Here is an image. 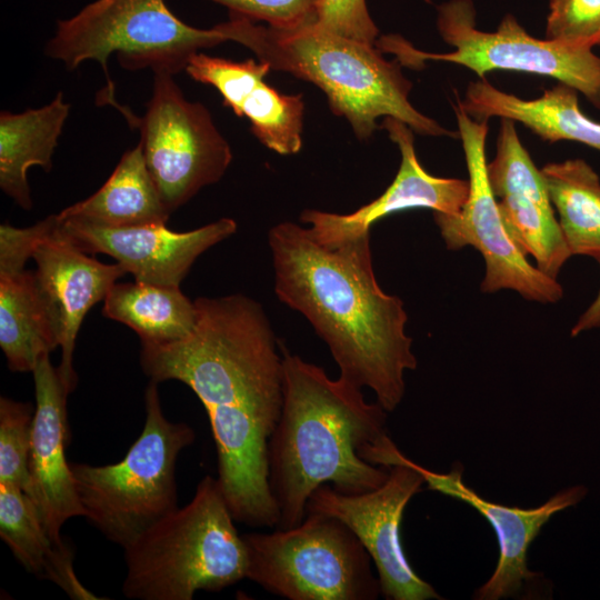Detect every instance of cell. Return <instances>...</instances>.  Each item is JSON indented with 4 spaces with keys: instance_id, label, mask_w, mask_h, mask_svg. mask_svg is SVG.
Masks as SVG:
<instances>
[{
    "instance_id": "cell-1",
    "label": "cell",
    "mask_w": 600,
    "mask_h": 600,
    "mask_svg": "<svg viewBox=\"0 0 600 600\" xmlns=\"http://www.w3.org/2000/svg\"><path fill=\"white\" fill-rule=\"evenodd\" d=\"M189 336L141 343L140 364L156 382L187 384L203 404L217 448L218 483L237 522L276 528L269 441L282 411V354L259 302L241 294L194 300Z\"/></svg>"
},
{
    "instance_id": "cell-2",
    "label": "cell",
    "mask_w": 600,
    "mask_h": 600,
    "mask_svg": "<svg viewBox=\"0 0 600 600\" xmlns=\"http://www.w3.org/2000/svg\"><path fill=\"white\" fill-rule=\"evenodd\" d=\"M279 300L300 312L326 342L339 378L370 388L393 411L404 391V371L417 368L408 316L400 298L377 282L370 232L326 246L294 222L268 234Z\"/></svg>"
},
{
    "instance_id": "cell-3",
    "label": "cell",
    "mask_w": 600,
    "mask_h": 600,
    "mask_svg": "<svg viewBox=\"0 0 600 600\" xmlns=\"http://www.w3.org/2000/svg\"><path fill=\"white\" fill-rule=\"evenodd\" d=\"M283 404L269 441V486L279 510L276 529L300 524L322 484L346 494L380 487L389 468L360 450L387 434V411L362 389L281 348Z\"/></svg>"
},
{
    "instance_id": "cell-4",
    "label": "cell",
    "mask_w": 600,
    "mask_h": 600,
    "mask_svg": "<svg viewBox=\"0 0 600 600\" xmlns=\"http://www.w3.org/2000/svg\"><path fill=\"white\" fill-rule=\"evenodd\" d=\"M217 27L227 41L250 49L272 70L319 87L332 112L348 120L359 140L372 137L380 117L396 118L422 136L459 138L458 131L441 127L410 103L412 83L402 66L384 59L376 44L332 33L314 22L276 28L230 13Z\"/></svg>"
},
{
    "instance_id": "cell-5",
    "label": "cell",
    "mask_w": 600,
    "mask_h": 600,
    "mask_svg": "<svg viewBox=\"0 0 600 600\" xmlns=\"http://www.w3.org/2000/svg\"><path fill=\"white\" fill-rule=\"evenodd\" d=\"M218 480L203 477L192 500L124 548V597L191 600L246 578L248 553Z\"/></svg>"
},
{
    "instance_id": "cell-6",
    "label": "cell",
    "mask_w": 600,
    "mask_h": 600,
    "mask_svg": "<svg viewBox=\"0 0 600 600\" xmlns=\"http://www.w3.org/2000/svg\"><path fill=\"white\" fill-rule=\"evenodd\" d=\"M144 406L142 432L121 461L70 462L83 517L123 549L178 508L177 459L196 438L189 424L166 418L158 382L150 380L147 386Z\"/></svg>"
},
{
    "instance_id": "cell-7",
    "label": "cell",
    "mask_w": 600,
    "mask_h": 600,
    "mask_svg": "<svg viewBox=\"0 0 600 600\" xmlns=\"http://www.w3.org/2000/svg\"><path fill=\"white\" fill-rule=\"evenodd\" d=\"M227 39L217 26L191 27L180 20L164 0H96L74 16L58 20L44 53L61 61L67 70L97 61L107 78L102 103L116 101L108 60L114 53L122 68L151 69L172 76L186 70L201 49Z\"/></svg>"
},
{
    "instance_id": "cell-8",
    "label": "cell",
    "mask_w": 600,
    "mask_h": 600,
    "mask_svg": "<svg viewBox=\"0 0 600 600\" xmlns=\"http://www.w3.org/2000/svg\"><path fill=\"white\" fill-rule=\"evenodd\" d=\"M437 28L450 52L431 53L414 48L399 34L378 38L382 53H391L402 66L421 69L427 61L460 64L480 79L493 70H510L549 77L572 87L600 109V57L590 48L567 46L530 36L512 14L503 17L494 31L476 26L471 0H449L437 8Z\"/></svg>"
},
{
    "instance_id": "cell-9",
    "label": "cell",
    "mask_w": 600,
    "mask_h": 600,
    "mask_svg": "<svg viewBox=\"0 0 600 600\" xmlns=\"http://www.w3.org/2000/svg\"><path fill=\"white\" fill-rule=\"evenodd\" d=\"M246 578L289 600H374L381 594L372 559L340 519L308 512L287 530L242 534Z\"/></svg>"
},
{
    "instance_id": "cell-10",
    "label": "cell",
    "mask_w": 600,
    "mask_h": 600,
    "mask_svg": "<svg viewBox=\"0 0 600 600\" xmlns=\"http://www.w3.org/2000/svg\"><path fill=\"white\" fill-rule=\"evenodd\" d=\"M113 107L139 129L148 170L170 214L228 170L232 160L228 141L209 110L187 100L172 74L153 73L142 117L118 102Z\"/></svg>"
},
{
    "instance_id": "cell-11",
    "label": "cell",
    "mask_w": 600,
    "mask_h": 600,
    "mask_svg": "<svg viewBox=\"0 0 600 600\" xmlns=\"http://www.w3.org/2000/svg\"><path fill=\"white\" fill-rule=\"evenodd\" d=\"M360 456L374 466L389 468L387 480L377 489L359 494L341 493L330 484H322L310 496L306 513L336 517L353 531L372 559L386 599H441L434 588L414 572L400 539L403 510L421 490L423 476L388 434L364 446Z\"/></svg>"
},
{
    "instance_id": "cell-12",
    "label": "cell",
    "mask_w": 600,
    "mask_h": 600,
    "mask_svg": "<svg viewBox=\"0 0 600 600\" xmlns=\"http://www.w3.org/2000/svg\"><path fill=\"white\" fill-rule=\"evenodd\" d=\"M454 112L469 173V194L459 213L433 212L447 248L471 246L482 254L486 262L482 292L511 289L530 301H559L563 294L561 284L529 263L501 218L486 172L488 121L472 119L458 106Z\"/></svg>"
},
{
    "instance_id": "cell-13",
    "label": "cell",
    "mask_w": 600,
    "mask_h": 600,
    "mask_svg": "<svg viewBox=\"0 0 600 600\" xmlns=\"http://www.w3.org/2000/svg\"><path fill=\"white\" fill-rule=\"evenodd\" d=\"M57 217L61 230L86 253L112 257L136 281L167 286H180L201 253L237 231L231 218L177 232L167 223L108 227Z\"/></svg>"
},
{
    "instance_id": "cell-14",
    "label": "cell",
    "mask_w": 600,
    "mask_h": 600,
    "mask_svg": "<svg viewBox=\"0 0 600 600\" xmlns=\"http://www.w3.org/2000/svg\"><path fill=\"white\" fill-rule=\"evenodd\" d=\"M88 254L61 230L59 221L32 256L36 283L61 347L58 371L69 392L78 382L72 360L81 323L88 311L104 300L111 287L127 273L119 263H102Z\"/></svg>"
},
{
    "instance_id": "cell-15",
    "label": "cell",
    "mask_w": 600,
    "mask_h": 600,
    "mask_svg": "<svg viewBox=\"0 0 600 600\" xmlns=\"http://www.w3.org/2000/svg\"><path fill=\"white\" fill-rule=\"evenodd\" d=\"M381 128L401 153L396 178L380 197L351 213L304 210L301 221L309 224L311 236L319 243L331 246L369 233L374 222L399 211L428 208L433 212L457 214L466 203L469 181L427 172L417 158L413 130L408 124L386 117Z\"/></svg>"
},
{
    "instance_id": "cell-16",
    "label": "cell",
    "mask_w": 600,
    "mask_h": 600,
    "mask_svg": "<svg viewBox=\"0 0 600 600\" xmlns=\"http://www.w3.org/2000/svg\"><path fill=\"white\" fill-rule=\"evenodd\" d=\"M49 356H42L32 371L36 410L24 492L34 503L49 537L62 543L60 531L64 522L83 517L84 512L64 452L69 439L67 398L70 392Z\"/></svg>"
},
{
    "instance_id": "cell-17",
    "label": "cell",
    "mask_w": 600,
    "mask_h": 600,
    "mask_svg": "<svg viewBox=\"0 0 600 600\" xmlns=\"http://www.w3.org/2000/svg\"><path fill=\"white\" fill-rule=\"evenodd\" d=\"M423 476L428 489L472 506L493 528L499 543V560L490 579L474 593L479 600H499L516 594L524 582L538 576L527 567L528 548L550 518L577 504L587 494V488L576 486L551 497L543 504L521 509L488 501L462 481L460 470L439 473L413 461Z\"/></svg>"
},
{
    "instance_id": "cell-18",
    "label": "cell",
    "mask_w": 600,
    "mask_h": 600,
    "mask_svg": "<svg viewBox=\"0 0 600 600\" xmlns=\"http://www.w3.org/2000/svg\"><path fill=\"white\" fill-rule=\"evenodd\" d=\"M271 70L258 59L233 61L198 52L186 68L193 80L216 88L223 104L251 123L256 138L280 154L302 147L304 102L302 94H282L264 78Z\"/></svg>"
},
{
    "instance_id": "cell-19",
    "label": "cell",
    "mask_w": 600,
    "mask_h": 600,
    "mask_svg": "<svg viewBox=\"0 0 600 600\" xmlns=\"http://www.w3.org/2000/svg\"><path fill=\"white\" fill-rule=\"evenodd\" d=\"M578 91L559 82L537 99H521L484 79L468 84L457 106L477 121L497 117L520 122L542 140L576 141L600 151V122L580 109Z\"/></svg>"
},
{
    "instance_id": "cell-20",
    "label": "cell",
    "mask_w": 600,
    "mask_h": 600,
    "mask_svg": "<svg viewBox=\"0 0 600 600\" xmlns=\"http://www.w3.org/2000/svg\"><path fill=\"white\" fill-rule=\"evenodd\" d=\"M62 92L37 109L0 113V187L22 209H32L27 179L31 167L50 171L52 156L70 113Z\"/></svg>"
},
{
    "instance_id": "cell-21",
    "label": "cell",
    "mask_w": 600,
    "mask_h": 600,
    "mask_svg": "<svg viewBox=\"0 0 600 600\" xmlns=\"http://www.w3.org/2000/svg\"><path fill=\"white\" fill-rule=\"evenodd\" d=\"M0 537L28 572L56 583L72 599H100L78 580L71 546L49 537L32 500L13 484L0 483Z\"/></svg>"
},
{
    "instance_id": "cell-22",
    "label": "cell",
    "mask_w": 600,
    "mask_h": 600,
    "mask_svg": "<svg viewBox=\"0 0 600 600\" xmlns=\"http://www.w3.org/2000/svg\"><path fill=\"white\" fill-rule=\"evenodd\" d=\"M57 214L108 227L167 223L170 217L148 170L140 142L122 154L99 190Z\"/></svg>"
},
{
    "instance_id": "cell-23",
    "label": "cell",
    "mask_w": 600,
    "mask_h": 600,
    "mask_svg": "<svg viewBox=\"0 0 600 600\" xmlns=\"http://www.w3.org/2000/svg\"><path fill=\"white\" fill-rule=\"evenodd\" d=\"M103 301L102 314L134 330L141 343L181 340L197 322L194 300L180 286L116 282Z\"/></svg>"
},
{
    "instance_id": "cell-24",
    "label": "cell",
    "mask_w": 600,
    "mask_h": 600,
    "mask_svg": "<svg viewBox=\"0 0 600 600\" xmlns=\"http://www.w3.org/2000/svg\"><path fill=\"white\" fill-rule=\"evenodd\" d=\"M0 347L12 372H32L59 347L34 270L0 276Z\"/></svg>"
},
{
    "instance_id": "cell-25",
    "label": "cell",
    "mask_w": 600,
    "mask_h": 600,
    "mask_svg": "<svg viewBox=\"0 0 600 600\" xmlns=\"http://www.w3.org/2000/svg\"><path fill=\"white\" fill-rule=\"evenodd\" d=\"M541 173L572 256H587L600 264L598 173L582 159L547 163Z\"/></svg>"
},
{
    "instance_id": "cell-26",
    "label": "cell",
    "mask_w": 600,
    "mask_h": 600,
    "mask_svg": "<svg viewBox=\"0 0 600 600\" xmlns=\"http://www.w3.org/2000/svg\"><path fill=\"white\" fill-rule=\"evenodd\" d=\"M503 223L519 248L536 260V267L557 279L562 266L572 256L553 206L517 194L498 201Z\"/></svg>"
},
{
    "instance_id": "cell-27",
    "label": "cell",
    "mask_w": 600,
    "mask_h": 600,
    "mask_svg": "<svg viewBox=\"0 0 600 600\" xmlns=\"http://www.w3.org/2000/svg\"><path fill=\"white\" fill-rule=\"evenodd\" d=\"M486 172L496 198L517 194L552 206L541 170L521 143L514 121L501 119L496 154Z\"/></svg>"
},
{
    "instance_id": "cell-28",
    "label": "cell",
    "mask_w": 600,
    "mask_h": 600,
    "mask_svg": "<svg viewBox=\"0 0 600 600\" xmlns=\"http://www.w3.org/2000/svg\"><path fill=\"white\" fill-rule=\"evenodd\" d=\"M34 410L29 402L0 398V483L27 490Z\"/></svg>"
},
{
    "instance_id": "cell-29",
    "label": "cell",
    "mask_w": 600,
    "mask_h": 600,
    "mask_svg": "<svg viewBox=\"0 0 600 600\" xmlns=\"http://www.w3.org/2000/svg\"><path fill=\"white\" fill-rule=\"evenodd\" d=\"M546 38L567 46H600V0H550Z\"/></svg>"
},
{
    "instance_id": "cell-30",
    "label": "cell",
    "mask_w": 600,
    "mask_h": 600,
    "mask_svg": "<svg viewBox=\"0 0 600 600\" xmlns=\"http://www.w3.org/2000/svg\"><path fill=\"white\" fill-rule=\"evenodd\" d=\"M229 9L230 13L253 21H264L276 28H294L316 21L322 0H210Z\"/></svg>"
},
{
    "instance_id": "cell-31",
    "label": "cell",
    "mask_w": 600,
    "mask_h": 600,
    "mask_svg": "<svg viewBox=\"0 0 600 600\" xmlns=\"http://www.w3.org/2000/svg\"><path fill=\"white\" fill-rule=\"evenodd\" d=\"M314 23L332 33L370 44H376L379 36L366 0H322Z\"/></svg>"
},
{
    "instance_id": "cell-32",
    "label": "cell",
    "mask_w": 600,
    "mask_h": 600,
    "mask_svg": "<svg viewBox=\"0 0 600 600\" xmlns=\"http://www.w3.org/2000/svg\"><path fill=\"white\" fill-rule=\"evenodd\" d=\"M57 214H51L31 227L17 228L8 223L0 226V276L24 270L38 244L58 226Z\"/></svg>"
},
{
    "instance_id": "cell-33",
    "label": "cell",
    "mask_w": 600,
    "mask_h": 600,
    "mask_svg": "<svg viewBox=\"0 0 600 600\" xmlns=\"http://www.w3.org/2000/svg\"><path fill=\"white\" fill-rule=\"evenodd\" d=\"M600 327V290L592 303L580 316L571 329V336L576 337L583 331Z\"/></svg>"
}]
</instances>
